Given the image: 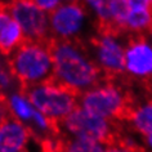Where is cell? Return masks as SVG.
Returning a JSON list of instances; mask_svg holds the SVG:
<instances>
[{
	"instance_id": "cell-1",
	"label": "cell",
	"mask_w": 152,
	"mask_h": 152,
	"mask_svg": "<svg viewBox=\"0 0 152 152\" xmlns=\"http://www.w3.org/2000/svg\"><path fill=\"white\" fill-rule=\"evenodd\" d=\"M53 80L80 96L106 80L80 41H50Z\"/></svg>"
},
{
	"instance_id": "cell-2",
	"label": "cell",
	"mask_w": 152,
	"mask_h": 152,
	"mask_svg": "<svg viewBox=\"0 0 152 152\" xmlns=\"http://www.w3.org/2000/svg\"><path fill=\"white\" fill-rule=\"evenodd\" d=\"M7 58L8 67L23 89L53 80L50 41H25Z\"/></svg>"
},
{
	"instance_id": "cell-3",
	"label": "cell",
	"mask_w": 152,
	"mask_h": 152,
	"mask_svg": "<svg viewBox=\"0 0 152 152\" xmlns=\"http://www.w3.org/2000/svg\"><path fill=\"white\" fill-rule=\"evenodd\" d=\"M77 106L111 121H126L134 107L130 94L112 80H103L77 97Z\"/></svg>"
},
{
	"instance_id": "cell-4",
	"label": "cell",
	"mask_w": 152,
	"mask_h": 152,
	"mask_svg": "<svg viewBox=\"0 0 152 152\" xmlns=\"http://www.w3.org/2000/svg\"><path fill=\"white\" fill-rule=\"evenodd\" d=\"M57 129L63 138H89L108 146L116 142L121 128L116 121L93 115L77 106L66 119L57 124Z\"/></svg>"
},
{
	"instance_id": "cell-5",
	"label": "cell",
	"mask_w": 152,
	"mask_h": 152,
	"mask_svg": "<svg viewBox=\"0 0 152 152\" xmlns=\"http://www.w3.org/2000/svg\"><path fill=\"white\" fill-rule=\"evenodd\" d=\"M25 90L34 107L54 124H59L77 107V94L54 80L30 86Z\"/></svg>"
},
{
	"instance_id": "cell-6",
	"label": "cell",
	"mask_w": 152,
	"mask_h": 152,
	"mask_svg": "<svg viewBox=\"0 0 152 152\" xmlns=\"http://www.w3.org/2000/svg\"><path fill=\"white\" fill-rule=\"evenodd\" d=\"M92 17L80 1L63 3L49 14L50 40L80 41L88 31Z\"/></svg>"
},
{
	"instance_id": "cell-7",
	"label": "cell",
	"mask_w": 152,
	"mask_h": 152,
	"mask_svg": "<svg viewBox=\"0 0 152 152\" xmlns=\"http://www.w3.org/2000/svg\"><path fill=\"white\" fill-rule=\"evenodd\" d=\"M90 56L106 80H115L124 75L125 44L120 35L108 30H98L90 40Z\"/></svg>"
},
{
	"instance_id": "cell-8",
	"label": "cell",
	"mask_w": 152,
	"mask_h": 152,
	"mask_svg": "<svg viewBox=\"0 0 152 152\" xmlns=\"http://www.w3.org/2000/svg\"><path fill=\"white\" fill-rule=\"evenodd\" d=\"M7 7L21 27L26 41H52L49 14L37 8L32 0H9Z\"/></svg>"
},
{
	"instance_id": "cell-9",
	"label": "cell",
	"mask_w": 152,
	"mask_h": 152,
	"mask_svg": "<svg viewBox=\"0 0 152 152\" xmlns=\"http://www.w3.org/2000/svg\"><path fill=\"white\" fill-rule=\"evenodd\" d=\"M124 74L138 81H152V45L144 35H133L125 44Z\"/></svg>"
},
{
	"instance_id": "cell-10",
	"label": "cell",
	"mask_w": 152,
	"mask_h": 152,
	"mask_svg": "<svg viewBox=\"0 0 152 152\" xmlns=\"http://www.w3.org/2000/svg\"><path fill=\"white\" fill-rule=\"evenodd\" d=\"M31 139L30 129L12 117L0 124V152H27Z\"/></svg>"
},
{
	"instance_id": "cell-11",
	"label": "cell",
	"mask_w": 152,
	"mask_h": 152,
	"mask_svg": "<svg viewBox=\"0 0 152 152\" xmlns=\"http://www.w3.org/2000/svg\"><path fill=\"white\" fill-rule=\"evenodd\" d=\"M21 27L13 20L7 5H0V54L8 57L25 43Z\"/></svg>"
},
{
	"instance_id": "cell-12",
	"label": "cell",
	"mask_w": 152,
	"mask_h": 152,
	"mask_svg": "<svg viewBox=\"0 0 152 152\" xmlns=\"http://www.w3.org/2000/svg\"><path fill=\"white\" fill-rule=\"evenodd\" d=\"M3 98H4L7 107L9 110L10 117L27 126L32 119L34 113L36 111V108L31 103L26 90L23 88H21L18 90H14V92L7 94Z\"/></svg>"
},
{
	"instance_id": "cell-13",
	"label": "cell",
	"mask_w": 152,
	"mask_h": 152,
	"mask_svg": "<svg viewBox=\"0 0 152 152\" xmlns=\"http://www.w3.org/2000/svg\"><path fill=\"white\" fill-rule=\"evenodd\" d=\"M128 124L132 130L143 138L152 132V99L135 104L128 116Z\"/></svg>"
},
{
	"instance_id": "cell-14",
	"label": "cell",
	"mask_w": 152,
	"mask_h": 152,
	"mask_svg": "<svg viewBox=\"0 0 152 152\" xmlns=\"http://www.w3.org/2000/svg\"><path fill=\"white\" fill-rule=\"evenodd\" d=\"M92 20L98 26V30H110L111 26V0H79Z\"/></svg>"
},
{
	"instance_id": "cell-15",
	"label": "cell",
	"mask_w": 152,
	"mask_h": 152,
	"mask_svg": "<svg viewBox=\"0 0 152 152\" xmlns=\"http://www.w3.org/2000/svg\"><path fill=\"white\" fill-rule=\"evenodd\" d=\"M152 27V9L130 10L125 23V32L132 35H143Z\"/></svg>"
},
{
	"instance_id": "cell-16",
	"label": "cell",
	"mask_w": 152,
	"mask_h": 152,
	"mask_svg": "<svg viewBox=\"0 0 152 152\" xmlns=\"http://www.w3.org/2000/svg\"><path fill=\"white\" fill-rule=\"evenodd\" d=\"M61 152H104L106 144L89 138H63L61 140Z\"/></svg>"
},
{
	"instance_id": "cell-17",
	"label": "cell",
	"mask_w": 152,
	"mask_h": 152,
	"mask_svg": "<svg viewBox=\"0 0 152 152\" xmlns=\"http://www.w3.org/2000/svg\"><path fill=\"white\" fill-rule=\"evenodd\" d=\"M129 13H130V8L126 0H111V8H110L111 26L108 31H112L117 35L125 32V23Z\"/></svg>"
},
{
	"instance_id": "cell-18",
	"label": "cell",
	"mask_w": 152,
	"mask_h": 152,
	"mask_svg": "<svg viewBox=\"0 0 152 152\" xmlns=\"http://www.w3.org/2000/svg\"><path fill=\"white\" fill-rule=\"evenodd\" d=\"M21 88L22 85L20 84V81L17 80V77L13 75V72L10 71V68L7 64V67L0 72V93H1V96L5 97L7 94Z\"/></svg>"
},
{
	"instance_id": "cell-19",
	"label": "cell",
	"mask_w": 152,
	"mask_h": 152,
	"mask_svg": "<svg viewBox=\"0 0 152 152\" xmlns=\"http://www.w3.org/2000/svg\"><path fill=\"white\" fill-rule=\"evenodd\" d=\"M32 1L37 8L41 9L47 14H50L52 12H54L59 5H62L64 3L63 0H32Z\"/></svg>"
},
{
	"instance_id": "cell-20",
	"label": "cell",
	"mask_w": 152,
	"mask_h": 152,
	"mask_svg": "<svg viewBox=\"0 0 152 152\" xmlns=\"http://www.w3.org/2000/svg\"><path fill=\"white\" fill-rule=\"evenodd\" d=\"M8 119H10V113H9L8 107H7L4 98H3V99H0V124H3Z\"/></svg>"
},
{
	"instance_id": "cell-21",
	"label": "cell",
	"mask_w": 152,
	"mask_h": 152,
	"mask_svg": "<svg viewBox=\"0 0 152 152\" xmlns=\"http://www.w3.org/2000/svg\"><path fill=\"white\" fill-rule=\"evenodd\" d=\"M144 143L147 144L148 148H151L152 150V132L150 133V134H147L146 137H144Z\"/></svg>"
},
{
	"instance_id": "cell-22",
	"label": "cell",
	"mask_w": 152,
	"mask_h": 152,
	"mask_svg": "<svg viewBox=\"0 0 152 152\" xmlns=\"http://www.w3.org/2000/svg\"><path fill=\"white\" fill-rule=\"evenodd\" d=\"M7 64H8V63H7V61H5L4 58H3L1 56H0V72H1V71L7 67Z\"/></svg>"
},
{
	"instance_id": "cell-23",
	"label": "cell",
	"mask_w": 152,
	"mask_h": 152,
	"mask_svg": "<svg viewBox=\"0 0 152 152\" xmlns=\"http://www.w3.org/2000/svg\"><path fill=\"white\" fill-rule=\"evenodd\" d=\"M148 37H150V43H151V45H152V27L150 28V31H148Z\"/></svg>"
},
{
	"instance_id": "cell-24",
	"label": "cell",
	"mask_w": 152,
	"mask_h": 152,
	"mask_svg": "<svg viewBox=\"0 0 152 152\" xmlns=\"http://www.w3.org/2000/svg\"><path fill=\"white\" fill-rule=\"evenodd\" d=\"M0 5H7V3L4 1V0H0Z\"/></svg>"
},
{
	"instance_id": "cell-25",
	"label": "cell",
	"mask_w": 152,
	"mask_h": 152,
	"mask_svg": "<svg viewBox=\"0 0 152 152\" xmlns=\"http://www.w3.org/2000/svg\"><path fill=\"white\" fill-rule=\"evenodd\" d=\"M0 99H3V96H1V93H0Z\"/></svg>"
},
{
	"instance_id": "cell-26",
	"label": "cell",
	"mask_w": 152,
	"mask_h": 152,
	"mask_svg": "<svg viewBox=\"0 0 152 152\" xmlns=\"http://www.w3.org/2000/svg\"><path fill=\"white\" fill-rule=\"evenodd\" d=\"M150 3H151V5H152V0H150Z\"/></svg>"
},
{
	"instance_id": "cell-27",
	"label": "cell",
	"mask_w": 152,
	"mask_h": 152,
	"mask_svg": "<svg viewBox=\"0 0 152 152\" xmlns=\"http://www.w3.org/2000/svg\"><path fill=\"white\" fill-rule=\"evenodd\" d=\"M27 152H28V151H27Z\"/></svg>"
}]
</instances>
